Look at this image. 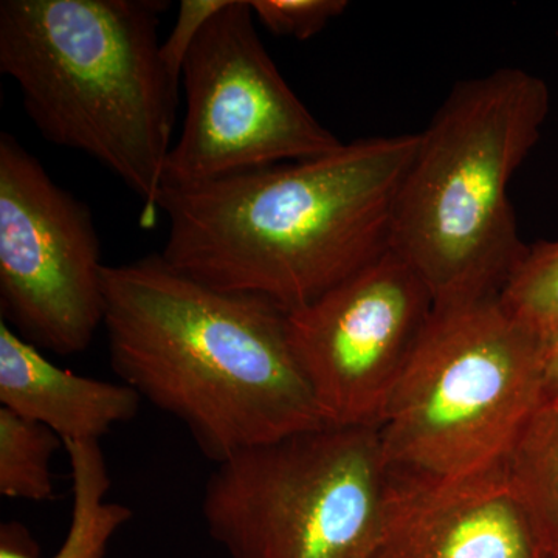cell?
I'll list each match as a JSON object with an SVG mask.
<instances>
[{"label":"cell","instance_id":"4","mask_svg":"<svg viewBox=\"0 0 558 558\" xmlns=\"http://www.w3.org/2000/svg\"><path fill=\"white\" fill-rule=\"evenodd\" d=\"M549 102L539 76L501 68L454 84L418 132L389 248L416 270L435 310L498 299L526 252L509 185L542 137Z\"/></svg>","mask_w":558,"mask_h":558},{"label":"cell","instance_id":"13","mask_svg":"<svg viewBox=\"0 0 558 558\" xmlns=\"http://www.w3.org/2000/svg\"><path fill=\"white\" fill-rule=\"evenodd\" d=\"M506 480L546 557L558 558V400L539 402L529 417L510 453Z\"/></svg>","mask_w":558,"mask_h":558},{"label":"cell","instance_id":"17","mask_svg":"<svg viewBox=\"0 0 558 558\" xmlns=\"http://www.w3.org/2000/svg\"><path fill=\"white\" fill-rule=\"evenodd\" d=\"M230 0H182L170 36L160 44V60L168 78L180 87L183 68L202 31Z\"/></svg>","mask_w":558,"mask_h":558},{"label":"cell","instance_id":"9","mask_svg":"<svg viewBox=\"0 0 558 558\" xmlns=\"http://www.w3.org/2000/svg\"><path fill=\"white\" fill-rule=\"evenodd\" d=\"M433 312L427 286L389 248L288 314L290 343L326 425L379 427Z\"/></svg>","mask_w":558,"mask_h":558},{"label":"cell","instance_id":"6","mask_svg":"<svg viewBox=\"0 0 558 558\" xmlns=\"http://www.w3.org/2000/svg\"><path fill=\"white\" fill-rule=\"evenodd\" d=\"M389 473L379 427H325L218 462L202 499L230 558H371Z\"/></svg>","mask_w":558,"mask_h":558},{"label":"cell","instance_id":"7","mask_svg":"<svg viewBox=\"0 0 558 558\" xmlns=\"http://www.w3.org/2000/svg\"><path fill=\"white\" fill-rule=\"evenodd\" d=\"M186 113L165 185L189 186L314 159L343 142L282 78L255 28L248 0H230L189 54Z\"/></svg>","mask_w":558,"mask_h":558},{"label":"cell","instance_id":"18","mask_svg":"<svg viewBox=\"0 0 558 558\" xmlns=\"http://www.w3.org/2000/svg\"><path fill=\"white\" fill-rule=\"evenodd\" d=\"M558 400V332L545 340L543 349L542 402Z\"/></svg>","mask_w":558,"mask_h":558},{"label":"cell","instance_id":"2","mask_svg":"<svg viewBox=\"0 0 558 558\" xmlns=\"http://www.w3.org/2000/svg\"><path fill=\"white\" fill-rule=\"evenodd\" d=\"M102 328L113 373L216 464L326 425L288 312L269 300L213 288L159 253L106 266Z\"/></svg>","mask_w":558,"mask_h":558},{"label":"cell","instance_id":"12","mask_svg":"<svg viewBox=\"0 0 558 558\" xmlns=\"http://www.w3.org/2000/svg\"><path fill=\"white\" fill-rule=\"evenodd\" d=\"M72 513L60 549L49 558H108L113 537L132 520V510L109 501L110 476L100 442H68ZM0 558H39L20 524H3Z\"/></svg>","mask_w":558,"mask_h":558},{"label":"cell","instance_id":"5","mask_svg":"<svg viewBox=\"0 0 558 558\" xmlns=\"http://www.w3.org/2000/svg\"><path fill=\"white\" fill-rule=\"evenodd\" d=\"M543 349L498 299L435 310L379 425L389 481L447 490L505 476L542 402Z\"/></svg>","mask_w":558,"mask_h":558},{"label":"cell","instance_id":"15","mask_svg":"<svg viewBox=\"0 0 558 558\" xmlns=\"http://www.w3.org/2000/svg\"><path fill=\"white\" fill-rule=\"evenodd\" d=\"M510 318L542 339L558 332V241L527 245L498 295Z\"/></svg>","mask_w":558,"mask_h":558},{"label":"cell","instance_id":"1","mask_svg":"<svg viewBox=\"0 0 558 558\" xmlns=\"http://www.w3.org/2000/svg\"><path fill=\"white\" fill-rule=\"evenodd\" d=\"M418 132L343 143L197 185L161 189L160 256L172 269L295 312L389 250L392 209Z\"/></svg>","mask_w":558,"mask_h":558},{"label":"cell","instance_id":"8","mask_svg":"<svg viewBox=\"0 0 558 558\" xmlns=\"http://www.w3.org/2000/svg\"><path fill=\"white\" fill-rule=\"evenodd\" d=\"M105 264L89 208L0 134V315L40 351L75 355L105 319Z\"/></svg>","mask_w":558,"mask_h":558},{"label":"cell","instance_id":"16","mask_svg":"<svg viewBox=\"0 0 558 558\" xmlns=\"http://www.w3.org/2000/svg\"><path fill=\"white\" fill-rule=\"evenodd\" d=\"M253 14L275 36L307 40L347 11V0H250Z\"/></svg>","mask_w":558,"mask_h":558},{"label":"cell","instance_id":"11","mask_svg":"<svg viewBox=\"0 0 558 558\" xmlns=\"http://www.w3.org/2000/svg\"><path fill=\"white\" fill-rule=\"evenodd\" d=\"M130 385L78 376L51 363L39 348L0 319V407L57 433L62 442H100L137 416Z\"/></svg>","mask_w":558,"mask_h":558},{"label":"cell","instance_id":"14","mask_svg":"<svg viewBox=\"0 0 558 558\" xmlns=\"http://www.w3.org/2000/svg\"><path fill=\"white\" fill-rule=\"evenodd\" d=\"M61 446L50 428L0 407V495L35 502L53 498L50 462Z\"/></svg>","mask_w":558,"mask_h":558},{"label":"cell","instance_id":"3","mask_svg":"<svg viewBox=\"0 0 558 558\" xmlns=\"http://www.w3.org/2000/svg\"><path fill=\"white\" fill-rule=\"evenodd\" d=\"M165 0H2L0 72L51 145L78 150L159 208L179 89L160 60Z\"/></svg>","mask_w":558,"mask_h":558},{"label":"cell","instance_id":"10","mask_svg":"<svg viewBox=\"0 0 558 558\" xmlns=\"http://www.w3.org/2000/svg\"><path fill=\"white\" fill-rule=\"evenodd\" d=\"M371 558H548L506 475L422 490L389 481L387 520Z\"/></svg>","mask_w":558,"mask_h":558}]
</instances>
